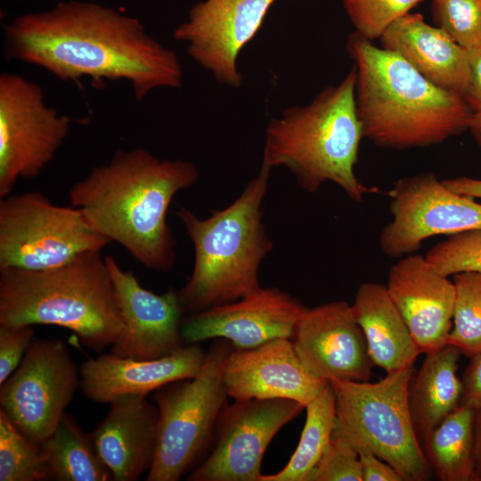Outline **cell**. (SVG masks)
<instances>
[{"label":"cell","mask_w":481,"mask_h":481,"mask_svg":"<svg viewBox=\"0 0 481 481\" xmlns=\"http://www.w3.org/2000/svg\"><path fill=\"white\" fill-rule=\"evenodd\" d=\"M388 195L393 219L379 236L382 252L397 258L432 236L481 230V204L449 189L432 172L396 181Z\"/></svg>","instance_id":"obj_12"},{"label":"cell","mask_w":481,"mask_h":481,"mask_svg":"<svg viewBox=\"0 0 481 481\" xmlns=\"http://www.w3.org/2000/svg\"><path fill=\"white\" fill-rule=\"evenodd\" d=\"M109 243L78 208L53 204L40 192L0 198V270L51 269Z\"/></svg>","instance_id":"obj_9"},{"label":"cell","mask_w":481,"mask_h":481,"mask_svg":"<svg viewBox=\"0 0 481 481\" xmlns=\"http://www.w3.org/2000/svg\"><path fill=\"white\" fill-rule=\"evenodd\" d=\"M271 171L261 164L232 203L205 219L177 210L194 249L192 273L178 290L186 313L236 301L261 287L258 270L273 247L261 209Z\"/></svg>","instance_id":"obj_6"},{"label":"cell","mask_w":481,"mask_h":481,"mask_svg":"<svg viewBox=\"0 0 481 481\" xmlns=\"http://www.w3.org/2000/svg\"><path fill=\"white\" fill-rule=\"evenodd\" d=\"M469 130L481 148V113H473Z\"/></svg>","instance_id":"obj_40"},{"label":"cell","mask_w":481,"mask_h":481,"mask_svg":"<svg viewBox=\"0 0 481 481\" xmlns=\"http://www.w3.org/2000/svg\"><path fill=\"white\" fill-rule=\"evenodd\" d=\"M4 36L9 59L63 81L123 80L137 101L183 84V67L173 50L138 19L97 3L64 1L20 15L5 25Z\"/></svg>","instance_id":"obj_1"},{"label":"cell","mask_w":481,"mask_h":481,"mask_svg":"<svg viewBox=\"0 0 481 481\" xmlns=\"http://www.w3.org/2000/svg\"><path fill=\"white\" fill-rule=\"evenodd\" d=\"M461 404L474 408L481 406V353L470 357L461 379Z\"/></svg>","instance_id":"obj_36"},{"label":"cell","mask_w":481,"mask_h":481,"mask_svg":"<svg viewBox=\"0 0 481 481\" xmlns=\"http://www.w3.org/2000/svg\"><path fill=\"white\" fill-rule=\"evenodd\" d=\"M355 33L372 41L423 0H341Z\"/></svg>","instance_id":"obj_31"},{"label":"cell","mask_w":481,"mask_h":481,"mask_svg":"<svg viewBox=\"0 0 481 481\" xmlns=\"http://www.w3.org/2000/svg\"><path fill=\"white\" fill-rule=\"evenodd\" d=\"M71 119L45 102L42 87L14 73L0 75V198L20 178H34L53 160Z\"/></svg>","instance_id":"obj_10"},{"label":"cell","mask_w":481,"mask_h":481,"mask_svg":"<svg viewBox=\"0 0 481 481\" xmlns=\"http://www.w3.org/2000/svg\"><path fill=\"white\" fill-rule=\"evenodd\" d=\"M381 47L412 65L430 82L463 94L469 77V51L421 14L407 13L379 37Z\"/></svg>","instance_id":"obj_22"},{"label":"cell","mask_w":481,"mask_h":481,"mask_svg":"<svg viewBox=\"0 0 481 481\" xmlns=\"http://www.w3.org/2000/svg\"><path fill=\"white\" fill-rule=\"evenodd\" d=\"M308 481H363L358 452L336 424L329 444Z\"/></svg>","instance_id":"obj_33"},{"label":"cell","mask_w":481,"mask_h":481,"mask_svg":"<svg viewBox=\"0 0 481 481\" xmlns=\"http://www.w3.org/2000/svg\"><path fill=\"white\" fill-rule=\"evenodd\" d=\"M461 351L452 345L426 355L409 386V408L422 445L428 436L461 404V379L457 376Z\"/></svg>","instance_id":"obj_24"},{"label":"cell","mask_w":481,"mask_h":481,"mask_svg":"<svg viewBox=\"0 0 481 481\" xmlns=\"http://www.w3.org/2000/svg\"><path fill=\"white\" fill-rule=\"evenodd\" d=\"M351 307L374 365L387 373L413 366L420 351L386 286L361 284Z\"/></svg>","instance_id":"obj_23"},{"label":"cell","mask_w":481,"mask_h":481,"mask_svg":"<svg viewBox=\"0 0 481 481\" xmlns=\"http://www.w3.org/2000/svg\"><path fill=\"white\" fill-rule=\"evenodd\" d=\"M474 481H481V406L476 408L474 421Z\"/></svg>","instance_id":"obj_39"},{"label":"cell","mask_w":481,"mask_h":481,"mask_svg":"<svg viewBox=\"0 0 481 481\" xmlns=\"http://www.w3.org/2000/svg\"><path fill=\"white\" fill-rule=\"evenodd\" d=\"M224 379L233 400H294L304 407L328 384L301 363L290 338H277L249 349H233Z\"/></svg>","instance_id":"obj_19"},{"label":"cell","mask_w":481,"mask_h":481,"mask_svg":"<svg viewBox=\"0 0 481 481\" xmlns=\"http://www.w3.org/2000/svg\"><path fill=\"white\" fill-rule=\"evenodd\" d=\"M386 287L420 354L448 345L455 298L452 281L426 257L409 254L390 267Z\"/></svg>","instance_id":"obj_18"},{"label":"cell","mask_w":481,"mask_h":481,"mask_svg":"<svg viewBox=\"0 0 481 481\" xmlns=\"http://www.w3.org/2000/svg\"><path fill=\"white\" fill-rule=\"evenodd\" d=\"M12 1H15V0H12Z\"/></svg>","instance_id":"obj_41"},{"label":"cell","mask_w":481,"mask_h":481,"mask_svg":"<svg viewBox=\"0 0 481 481\" xmlns=\"http://www.w3.org/2000/svg\"><path fill=\"white\" fill-rule=\"evenodd\" d=\"M469 77L463 98L473 111L481 113V48L469 51Z\"/></svg>","instance_id":"obj_37"},{"label":"cell","mask_w":481,"mask_h":481,"mask_svg":"<svg viewBox=\"0 0 481 481\" xmlns=\"http://www.w3.org/2000/svg\"><path fill=\"white\" fill-rule=\"evenodd\" d=\"M54 325L101 352L121 340L126 326L101 252L58 267L0 270V326Z\"/></svg>","instance_id":"obj_5"},{"label":"cell","mask_w":481,"mask_h":481,"mask_svg":"<svg viewBox=\"0 0 481 481\" xmlns=\"http://www.w3.org/2000/svg\"><path fill=\"white\" fill-rule=\"evenodd\" d=\"M455 298L448 345L472 357L481 353V273L461 272L452 275Z\"/></svg>","instance_id":"obj_28"},{"label":"cell","mask_w":481,"mask_h":481,"mask_svg":"<svg viewBox=\"0 0 481 481\" xmlns=\"http://www.w3.org/2000/svg\"><path fill=\"white\" fill-rule=\"evenodd\" d=\"M443 275L461 272L481 273V230H470L451 235L435 245L425 256Z\"/></svg>","instance_id":"obj_32"},{"label":"cell","mask_w":481,"mask_h":481,"mask_svg":"<svg viewBox=\"0 0 481 481\" xmlns=\"http://www.w3.org/2000/svg\"><path fill=\"white\" fill-rule=\"evenodd\" d=\"M444 183L452 191L470 197L481 199V180L471 177L460 176L452 179H445Z\"/></svg>","instance_id":"obj_38"},{"label":"cell","mask_w":481,"mask_h":481,"mask_svg":"<svg viewBox=\"0 0 481 481\" xmlns=\"http://www.w3.org/2000/svg\"><path fill=\"white\" fill-rule=\"evenodd\" d=\"M299 443L287 465L278 473L263 475L260 481H308L329 444L336 420V398L330 384L309 402Z\"/></svg>","instance_id":"obj_27"},{"label":"cell","mask_w":481,"mask_h":481,"mask_svg":"<svg viewBox=\"0 0 481 481\" xmlns=\"http://www.w3.org/2000/svg\"><path fill=\"white\" fill-rule=\"evenodd\" d=\"M206 355L200 344L184 345L155 359L103 354L81 363L79 388L88 400L102 404L124 395H146L171 382L195 377Z\"/></svg>","instance_id":"obj_20"},{"label":"cell","mask_w":481,"mask_h":481,"mask_svg":"<svg viewBox=\"0 0 481 481\" xmlns=\"http://www.w3.org/2000/svg\"><path fill=\"white\" fill-rule=\"evenodd\" d=\"M305 407L290 399L233 400L222 411L211 448L189 481H260L264 454Z\"/></svg>","instance_id":"obj_13"},{"label":"cell","mask_w":481,"mask_h":481,"mask_svg":"<svg viewBox=\"0 0 481 481\" xmlns=\"http://www.w3.org/2000/svg\"><path fill=\"white\" fill-rule=\"evenodd\" d=\"M346 48L356 69L363 138L405 150L438 144L469 129L473 111L460 94L435 85L398 54L355 32Z\"/></svg>","instance_id":"obj_3"},{"label":"cell","mask_w":481,"mask_h":481,"mask_svg":"<svg viewBox=\"0 0 481 481\" xmlns=\"http://www.w3.org/2000/svg\"><path fill=\"white\" fill-rule=\"evenodd\" d=\"M277 0H203L174 30L187 54L222 85L239 88L242 49L257 36Z\"/></svg>","instance_id":"obj_14"},{"label":"cell","mask_w":481,"mask_h":481,"mask_svg":"<svg viewBox=\"0 0 481 481\" xmlns=\"http://www.w3.org/2000/svg\"><path fill=\"white\" fill-rule=\"evenodd\" d=\"M34 338L33 326H0V385L20 366Z\"/></svg>","instance_id":"obj_34"},{"label":"cell","mask_w":481,"mask_h":481,"mask_svg":"<svg viewBox=\"0 0 481 481\" xmlns=\"http://www.w3.org/2000/svg\"><path fill=\"white\" fill-rule=\"evenodd\" d=\"M306 306L278 288H262L227 304L183 318L184 345L225 339L234 349H249L277 338H291Z\"/></svg>","instance_id":"obj_15"},{"label":"cell","mask_w":481,"mask_h":481,"mask_svg":"<svg viewBox=\"0 0 481 481\" xmlns=\"http://www.w3.org/2000/svg\"><path fill=\"white\" fill-rule=\"evenodd\" d=\"M476 408L460 404L428 436L421 447L441 481H474Z\"/></svg>","instance_id":"obj_25"},{"label":"cell","mask_w":481,"mask_h":481,"mask_svg":"<svg viewBox=\"0 0 481 481\" xmlns=\"http://www.w3.org/2000/svg\"><path fill=\"white\" fill-rule=\"evenodd\" d=\"M437 27L467 51L481 48V0H432Z\"/></svg>","instance_id":"obj_30"},{"label":"cell","mask_w":481,"mask_h":481,"mask_svg":"<svg viewBox=\"0 0 481 481\" xmlns=\"http://www.w3.org/2000/svg\"><path fill=\"white\" fill-rule=\"evenodd\" d=\"M190 160L159 159L143 148L118 151L69 191L71 206L91 226L126 249L145 267L168 272L175 242L167 222L175 195L196 183Z\"/></svg>","instance_id":"obj_2"},{"label":"cell","mask_w":481,"mask_h":481,"mask_svg":"<svg viewBox=\"0 0 481 481\" xmlns=\"http://www.w3.org/2000/svg\"><path fill=\"white\" fill-rule=\"evenodd\" d=\"M354 66L336 86H328L307 104L289 107L265 129L262 164L286 167L308 192L327 182L336 183L354 201L371 189L356 177L363 138L356 101Z\"/></svg>","instance_id":"obj_4"},{"label":"cell","mask_w":481,"mask_h":481,"mask_svg":"<svg viewBox=\"0 0 481 481\" xmlns=\"http://www.w3.org/2000/svg\"><path fill=\"white\" fill-rule=\"evenodd\" d=\"M290 339L313 375L328 381H370L374 364L363 332L346 301L306 307Z\"/></svg>","instance_id":"obj_16"},{"label":"cell","mask_w":481,"mask_h":481,"mask_svg":"<svg viewBox=\"0 0 481 481\" xmlns=\"http://www.w3.org/2000/svg\"><path fill=\"white\" fill-rule=\"evenodd\" d=\"M362 468L363 481H404L401 475L370 449L355 445Z\"/></svg>","instance_id":"obj_35"},{"label":"cell","mask_w":481,"mask_h":481,"mask_svg":"<svg viewBox=\"0 0 481 481\" xmlns=\"http://www.w3.org/2000/svg\"><path fill=\"white\" fill-rule=\"evenodd\" d=\"M413 366L387 372L375 383L331 379L335 424L353 445H363L392 466L404 481H426L430 467L409 408Z\"/></svg>","instance_id":"obj_8"},{"label":"cell","mask_w":481,"mask_h":481,"mask_svg":"<svg viewBox=\"0 0 481 481\" xmlns=\"http://www.w3.org/2000/svg\"><path fill=\"white\" fill-rule=\"evenodd\" d=\"M51 479L108 481L112 476L100 458L91 434L65 412L52 434L40 444Z\"/></svg>","instance_id":"obj_26"},{"label":"cell","mask_w":481,"mask_h":481,"mask_svg":"<svg viewBox=\"0 0 481 481\" xmlns=\"http://www.w3.org/2000/svg\"><path fill=\"white\" fill-rule=\"evenodd\" d=\"M79 368L60 339L34 340L0 386V409L29 440L42 444L79 387Z\"/></svg>","instance_id":"obj_11"},{"label":"cell","mask_w":481,"mask_h":481,"mask_svg":"<svg viewBox=\"0 0 481 481\" xmlns=\"http://www.w3.org/2000/svg\"><path fill=\"white\" fill-rule=\"evenodd\" d=\"M51 479L40 444L26 437L0 409V481Z\"/></svg>","instance_id":"obj_29"},{"label":"cell","mask_w":481,"mask_h":481,"mask_svg":"<svg viewBox=\"0 0 481 481\" xmlns=\"http://www.w3.org/2000/svg\"><path fill=\"white\" fill-rule=\"evenodd\" d=\"M146 395L116 397L96 428L90 433L94 447L115 481H135L154 461L159 411Z\"/></svg>","instance_id":"obj_21"},{"label":"cell","mask_w":481,"mask_h":481,"mask_svg":"<svg viewBox=\"0 0 481 481\" xmlns=\"http://www.w3.org/2000/svg\"><path fill=\"white\" fill-rule=\"evenodd\" d=\"M104 257L126 326L110 353L146 360L166 356L184 346L181 325L186 312L178 291L156 294L144 289L135 273L122 269L112 256Z\"/></svg>","instance_id":"obj_17"},{"label":"cell","mask_w":481,"mask_h":481,"mask_svg":"<svg viewBox=\"0 0 481 481\" xmlns=\"http://www.w3.org/2000/svg\"><path fill=\"white\" fill-rule=\"evenodd\" d=\"M234 349L222 338L212 343L200 372L156 391L159 411L156 452L147 481H177L208 455L219 416L227 404L224 373Z\"/></svg>","instance_id":"obj_7"}]
</instances>
